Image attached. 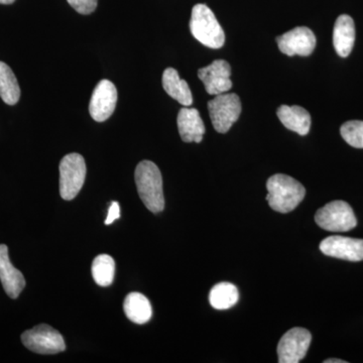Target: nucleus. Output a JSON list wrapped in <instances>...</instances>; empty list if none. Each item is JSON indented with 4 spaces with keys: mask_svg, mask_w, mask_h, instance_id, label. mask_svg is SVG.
<instances>
[{
    "mask_svg": "<svg viewBox=\"0 0 363 363\" xmlns=\"http://www.w3.org/2000/svg\"><path fill=\"white\" fill-rule=\"evenodd\" d=\"M269 206L279 213H289L298 206L305 198L304 186L292 177L277 174L267 182Z\"/></svg>",
    "mask_w": 363,
    "mask_h": 363,
    "instance_id": "1",
    "label": "nucleus"
},
{
    "mask_svg": "<svg viewBox=\"0 0 363 363\" xmlns=\"http://www.w3.org/2000/svg\"><path fill=\"white\" fill-rule=\"evenodd\" d=\"M138 195L145 206L152 213H159L164 208L161 171L155 162L143 161L138 164L135 174Z\"/></svg>",
    "mask_w": 363,
    "mask_h": 363,
    "instance_id": "2",
    "label": "nucleus"
},
{
    "mask_svg": "<svg viewBox=\"0 0 363 363\" xmlns=\"http://www.w3.org/2000/svg\"><path fill=\"white\" fill-rule=\"evenodd\" d=\"M190 30L196 40L210 49H220L225 43L223 28L206 4H196L193 7Z\"/></svg>",
    "mask_w": 363,
    "mask_h": 363,
    "instance_id": "3",
    "label": "nucleus"
},
{
    "mask_svg": "<svg viewBox=\"0 0 363 363\" xmlns=\"http://www.w3.org/2000/svg\"><path fill=\"white\" fill-rule=\"evenodd\" d=\"M84 157L79 154H69L60 162V194L70 201L80 192L86 178Z\"/></svg>",
    "mask_w": 363,
    "mask_h": 363,
    "instance_id": "4",
    "label": "nucleus"
},
{
    "mask_svg": "<svg viewBox=\"0 0 363 363\" xmlns=\"http://www.w3.org/2000/svg\"><path fill=\"white\" fill-rule=\"evenodd\" d=\"M318 226L332 233H346L357 225V217L348 203L333 201L320 208L315 215Z\"/></svg>",
    "mask_w": 363,
    "mask_h": 363,
    "instance_id": "5",
    "label": "nucleus"
},
{
    "mask_svg": "<svg viewBox=\"0 0 363 363\" xmlns=\"http://www.w3.org/2000/svg\"><path fill=\"white\" fill-rule=\"evenodd\" d=\"M240 97L234 93H222L208 102V111L215 130L226 133L241 113Z\"/></svg>",
    "mask_w": 363,
    "mask_h": 363,
    "instance_id": "6",
    "label": "nucleus"
},
{
    "mask_svg": "<svg viewBox=\"0 0 363 363\" xmlns=\"http://www.w3.org/2000/svg\"><path fill=\"white\" fill-rule=\"evenodd\" d=\"M21 341L28 350L40 354H56L66 350L63 336L47 324L23 332Z\"/></svg>",
    "mask_w": 363,
    "mask_h": 363,
    "instance_id": "7",
    "label": "nucleus"
},
{
    "mask_svg": "<svg viewBox=\"0 0 363 363\" xmlns=\"http://www.w3.org/2000/svg\"><path fill=\"white\" fill-rule=\"evenodd\" d=\"M311 340V333L307 329L296 327L286 332L279 342V362H300L307 354Z\"/></svg>",
    "mask_w": 363,
    "mask_h": 363,
    "instance_id": "8",
    "label": "nucleus"
},
{
    "mask_svg": "<svg viewBox=\"0 0 363 363\" xmlns=\"http://www.w3.org/2000/svg\"><path fill=\"white\" fill-rule=\"evenodd\" d=\"M279 51L286 56L307 57L316 47V37L307 26H298L277 38Z\"/></svg>",
    "mask_w": 363,
    "mask_h": 363,
    "instance_id": "9",
    "label": "nucleus"
},
{
    "mask_svg": "<svg viewBox=\"0 0 363 363\" xmlns=\"http://www.w3.org/2000/svg\"><path fill=\"white\" fill-rule=\"evenodd\" d=\"M117 90L113 83L109 80L100 81L98 83L89 104L90 116L97 123H104L116 111Z\"/></svg>",
    "mask_w": 363,
    "mask_h": 363,
    "instance_id": "10",
    "label": "nucleus"
},
{
    "mask_svg": "<svg viewBox=\"0 0 363 363\" xmlns=\"http://www.w3.org/2000/svg\"><path fill=\"white\" fill-rule=\"evenodd\" d=\"M230 75L231 67L225 60H216L209 66L198 71V77L210 95H219L230 90L233 87Z\"/></svg>",
    "mask_w": 363,
    "mask_h": 363,
    "instance_id": "11",
    "label": "nucleus"
},
{
    "mask_svg": "<svg viewBox=\"0 0 363 363\" xmlns=\"http://www.w3.org/2000/svg\"><path fill=\"white\" fill-rule=\"evenodd\" d=\"M320 250L327 257L360 262L363 260V240L338 235L329 236L320 243Z\"/></svg>",
    "mask_w": 363,
    "mask_h": 363,
    "instance_id": "12",
    "label": "nucleus"
},
{
    "mask_svg": "<svg viewBox=\"0 0 363 363\" xmlns=\"http://www.w3.org/2000/svg\"><path fill=\"white\" fill-rule=\"evenodd\" d=\"M0 281L11 298H18L26 286L25 277L11 264L6 245H0Z\"/></svg>",
    "mask_w": 363,
    "mask_h": 363,
    "instance_id": "13",
    "label": "nucleus"
},
{
    "mask_svg": "<svg viewBox=\"0 0 363 363\" xmlns=\"http://www.w3.org/2000/svg\"><path fill=\"white\" fill-rule=\"evenodd\" d=\"M179 133L185 143H201L205 133V125L199 111L195 108L184 107L177 118Z\"/></svg>",
    "mask_w": 363,
    "mask_h": 363,
    "instance_id": "14",
    "label": "nucleus"
},
{
    "mask_svg": "<svg viewBox=\"0 0 363 363\" xmlns=\"http://www.w3.org/2000/svg\"><path fill=\"white\" fill-rule=\"evenodd\" d=\"M355 42V26L351 16L342 14L336 20L333 30V45L341 58L350 56Z\"/></svg>",
    "mask_w": 363,
    "mask_h": 363,
    "instance_id": "15",
    "label": "nucleus"
},
{
    "mask_svg": "<svg viewBox=\"0 0 363 363\" xmlns=\"http://www.w3.org/2000/svg\"><path fill=\"white\" fill-rule=\"evenodd\" d=\"M277 114L281 123L288 130L295 131L300 135L309 133L311 128V116L303 107L298 105H294V106L281 105L279 107Z\"/></svg>",
    "mask_w": 363,
    "mask_h": 363,
    "instance_id": "16",
    "label": "nucleus"
},
{
    "mask_svg": "<svg viewBox=\"0 0 363 363\" xmlns=\"http://www.w3.org/2000/svg\"><path fill=\"white\" fill-rule=\"evenodd\" d=\"M162 87L179 104L190 106L193 104L192 92L185 80H182L178 71L168 68L162 74Z\"/></svg>",
    "mask_w": 363,
    "mask_h": 363,
    "instance_id": "17",
    "label": "nucleus"
},
{
    "mask_svg": "<svg viewBox=\"0 0 363 363\" xmlns=\"http://www.w3.org/2000/svg\"><path fill=\"white\" fill-rule=\"evenodd\" d=\"M126 317L135 324H145L152 316V308L149 298L140 293H130L123 303Z\"/></svg>",
    "mask_w": 363,
    "mask_h": 363,
    "instance_id": "18",
    "label": "nucleus"
},
{
    "mask_svg": "<svg viewBox=\"0 0 363 363\" xmlns=\"http://www.w3.org/2000/svg\"><path fill=\"white\" fill-rule=\"evenodd\" d=\"M240 298L238 288L230 283L215 285L209 294V302L216 310L230 309Z\"/></svg>",
    "mask_w": 363,
    "mask_h": 363,
    "instance_id": "19",
    "label": "nucleus"
},
{
    "mask_svg": "<svg viewBox=\"0 0 363 363\" xmlns=\"http://www.w3.org/2000/svg\"><path fill=\"white\" fill-rule=\"evenodd\" d=\"M0 97L9 105L18 104L21 88L13 70L4 62H0Z\"/></svg>",
    "mask_w": 363,
    "mask_h": 363,
    "instance_id": "20",
    "label": "nucleus"
},
{
    "mask_svg": "<svg viewBox=\"0 0 363 363\" xmlns=\"http://www.w3.org/2000/svg\"><path fill=\"white\" fill-rule=\"evenodd\" d=\"M92 276L100 286H108L113 283L116 262L111 255H100L92 262Z\"/></svg>",
    "mask_w": 363,
    "mask_h": 363,
    "instance_id": "21",
    "label": "nucleus"
},
{
    "mask_svg": "<svg viewBox=\"0 0 363 363\" xmlns=\"http://www.w3.org/2000/svg\"><path fill=\"white\" fill-rule=\"evenodd\" d=\"M340 133L351 147L363 149V121H347L341 126Z\"/></svg>",
    "mask_w": 363,
    "mask_h": 363,
    "instance_id": "22",
    "label": "nucleus"
},
{
    "mask_svg": "<svg viewBox=\"0 0 363 363\" xmlns=\"http://www.w3.org/2000/svg\"><path fill=\"white\" fill-rule=\"evenodd\" d=\"M77 13L90 14L96 9L97 0H67Z\"/></svg>",
    "mask_w": 363,
    "mask_h": 363,
    "instance_id": "23",
    "label": "nucleus"
},
{
    "mask_svg": "<svg viewBox=\"0 0 363 363\" xmlns=\"http://www.w3.org/2000/svg\"><path fill=\"white\" fill-rule=\"evenodd\" d=\"M119 217H121V206H119L118 202H111V207H109L108 210V215H107L106 220H105V224H106V225H111V224L113 223Z\"/></svg>",
    "mask_w": 363,
    "mask_h": 363,
    "instance_id": "24",
    "label": "nucleus"
},
{
    "mask_svg": "<svg viewBox=\"0 0 363 363\" xmlns=\"http://www.w3.org/2000/svg\"><path fill=\"white\" fill-rule=\"evenodd\" d=\"M325 363H346L344 360L337 359V358H330V359L325 360Z\"/></svg>",
    "mask_w": 363,
    "mask_h": 363,
    "instance_id": "25",
    "label": "nucleus"
},
{
    "mask_svg": "<svg viewBox=\"0 0 363 363\" xmlns=\"http://www.w3.org/2000/svg\"><path fill=\"white\" fill-rule=\"evenodd\" d=\"M14 1H16V0H0V4H13Z\"/></svg>",
    "mask_w": 363,
    "mask_h": 363,
    "instance_id": "26",
    "label": "nucleus"
}]
</instances>
